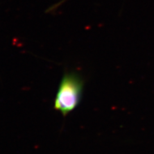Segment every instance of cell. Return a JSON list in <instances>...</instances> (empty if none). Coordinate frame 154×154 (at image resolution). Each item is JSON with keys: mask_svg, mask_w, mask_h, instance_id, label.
<instances>
[{"mask_svg": "<svg viewBox=\"0 0 154 154\" xmlns=\"http://www.w3.org/2000/svg\"><path fill=\"white\" fill-rule=\"evenodd\" d=\"M84 82L82 78L75 72L66 73L62 77L54 102L55 109L64 116L78 107L82 95Z\"/></svg>", "mask_w": 154, "mask_h": 154, "instance_id": "6da1fadb", "label": "cell"}]
</instances>
